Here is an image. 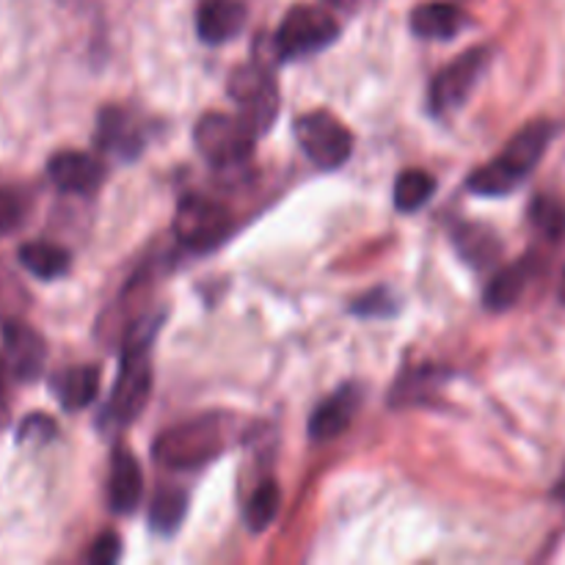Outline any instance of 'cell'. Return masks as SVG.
I'll return each instance as SVG.
<instances>
[{"label": "cell", "instance_id": "6da1fadb", "mask_svg": "<svg viewBox=\"0 0 565 565\" xmlns=\"http://www.w3.org/2000/svg\"><path fill=\"white\" fill-rule=\"evenodd\" d=\"M555 136L557 125L550 119H539L524 125L522 130L505 143V149H502L494 160L480 166V169L469 177V191L478 193V196H508V193H513L530 174H533V169L541 163V158L546 154V149H550L552 138Z\"/></svg>", "mask_w": 565, "mask_h": 565}, {"label": "cell", "instance_id": "7a4b0ae2", "mask_svg": "<svg viewBox=\"0 0 565 565\" xmlns=\"http://www.w3.org/2000/svg\"><path fill=\"white\" fill-rule=\"evenodd\" d=\"M235 439V419L230 414H204L174 425L154 441V458L166 469L191 472L215 461Z\"/></svg>", "mask_w": 565, "mask_h": 565}, {"label": "cell", "instance_id": "3957f363", "mask_svg": "<svg viewBox=\"0 0 565 565\" xmlns=\"http://www.w3.org/2000/svg\"><path fill=\"white\" fill-rule=\"evenodd\" d=\"M158 323H136V329L127 337L125 353H121L119 375H116L114 392L105 406V419L116 428L136 423L141 417L143 406L152 392V364H149V345Z\"/></svg>", "mask_w": 565, "mask_h": 565}, {"label": "cell", "instance_id": "277c9868", "mask_svg": "<svg viewBox=\"0 0 565 565\" xmlns=\"http://www.w3.org/2000/svg\"><path fill=\"white\" fill-rule=\"evenodd\" d=\"M257 138V132L241 116L218 114V110L204 114L193 127V141H196L202 158L221 171L246 163L254 154Z\"/></svg>", "mask_w": 565, "mask_h": 565}, {"label": "cell", "instance_id": "5b68a950", "mask_svg": "<svg viewBox=\"0 0 565 565\" xmlns=\"http://www.w3.org/2000/svg\"><path fill=\"white\" fill-rule=\"evenodd\" d=\"M226 92H230L232 103H235L237 116L257 136L270 130V125L279 116V86H276V77L268 66L252 61V64L232 70Z\"/></svg>", "mask_w": 565, "mask_h": 565}, {"label": "cell", "instance_id": "8992f818", "mask_svg": "<svg viewBox=\"0 0 565 565\" xmlns=\"http://www.w3.org/2000/svg\"><path fill=\"white\" fill-rule=\"evenodd\" d=\"M340 25L334 17L320 6H292L276 31V55L281 61H296L315 55L337 42Z\"/></svg>", "mask_w": 565, "mask_h": 565}, {"label": "cell", "instance_id": "52a82bcc", "mask_svg": "<svg viewBox=\"0 0 565 565\" xmlns=\"http://www.w3.org/2000/svg\"><path fill=\"white\" fill-rule=\"evenodd\" d=\"M232 218L207 196H185L174 213V237L188 252H213L230 237Z\"/></svg>", "mask_w": 565, "mask_h": 565}, {"label": "cell", "instance_id": "ba28073f", "mask_svg": "<svg viewBox=\"0 0 565 565\" xmlns=\"http://www.w3.org/2000/svg\"><path fill=\"white\" fill-rule=\"evenodd\" d=\"M298 147L320 169H340L353 152V136L329 110H309L296 119Z\"/></svg>", "mask_w": 565, "mask_h": 565}, {"label": "cell", "instance_id": "9c48e42d", "mask_svg": "<svg viewBox=\"0 0 565 565\" xmlns=\"http://www.w3.org/2000/svg\"><path fill=\"white\" fill-rule=\"evenodd\" d=\"M489 50L472 47L463 55H458L452 64H447L430 83V108L434 114H450L461 108L469 99V94L478 88L480 77L489 70Z\"/></svg>", "mask_w": 565, "mask_h": 565}, {"label": "cell", "instance_id": "30bf717a", "mask_svg": "<svg viewBox=\"0 0 565 565\" xmlns=\"http://www.w3.org/2000/svg\"><path fill=\"white\" fill-rule=\"evenodd\" d=\"M0 331H3L6 364H9L11 375L22 384L36 381L42 375L44 362H47V345H44L42 334L14 318H6Z\"/></svg>", "mask_w": 565, "mask_h": 565}, {"label": "cell", "instance_id": "8fae6325", "mask_svg": "<svg viewBox=\"0 0 565 565\" xmlns=\"http://www.w3.org/2000/svg\"><path fill=\"white\" fill-rule=\"evenodd\" d=\"M147 143V130L127 108H103L97 121V147L103 152L116 154L121 160H132L141 154Z\"/></svg>", "mask_w": 565, "mask_h": 565}, {"label": "cell", "instance_id": "7c38bea8", "mask_svg": "<svg viewBox=\"0 0 565 565\" xmlns=\"http://www.w3.org/2000/svg\"><path fill=\"white\" fill-rule=\"evenodd\" d=\"M47 177L64 193H94L105 182V166L86 152H55L47 160Z\"/></svg>", "mask_w": 565, "mask_h": 565}, {"label": "cell", "instance_id": "4fadbf2b", "mask_svg": "<svg viewBox=\"0 0 565 565\" xmlns=\"http://www.w3.org/2000/svg\"><path fill=\"white\" fill-rule=\"evenodd\" d=\"M359 406H362V390H359L356 384L340 386L334 395L326 397V401L315 408L312 419H309V436L318 441L334 439V436H340L342 430L351 425Z\"/></svg>", "mask_w": 565, "mask_h": 565}, {"label": "cell", "instance_id": "5bb4252c", "mask_svg": "<svg viewBox=\"0 0 565 565\" xmlns=\"http://www.w3.org/2000/svg\"><path fill=\"white\" fill-rule=\"evenodd\" d=\"M246 25L243 0H204L196 11V33L204 44H226Z\"/></svg>", "mask_w": 565, "mask_h": 565}, {"label": "cell", "instance_id": "9a60e30c", "mask_svg": "<svg viewBox=\"0 0 565 565\" xmlns=\"http://www.w3.org/2000/svg\"><path fill=\"white\" fill-rule=\"evenodd\" d=\"M143 494V475L136 456L125 447H116L110 458V480H108V502L114 513L136 511Z\"/></svg>", "mask_w": 565, "mask_h": 565}, {"label": "cell", "instance_id": "2e32d148", "mask_svg": "<svg viewBox=\"0 0 565 565\" xmlns=\"http://www.w3.org/2000/svg\"><path fill=\"white\" fill-rule=\"evenodd\" d=\"M55 401L66 412H81V408L92 406L94 397L99 392V367L94 364H77V367L64 370V373L53 375L50 381Z\"/></svg>", "mask_w": 565, "mask_h": 565}, {"label": "cell", "instance_id": "e0dca14e", "mask_svg": "<svg viewBox=\"0 0 565 565\" xmlns=\"http://www.w3.org/2000/svg\"><path fill=\"white\" fill-rule=\"evenodd\" d=\"M17 259H20L22 268L28 270L31 276L42 281H53L61 279L64 274H70L72 257L64 246L50 241H31L22 243L20 252H17Z\"/></svg>", "mask_w": 565, "mask_h": 565}, {"label": "cell", "instance_id": "ac0fdd59", "mask_svg": "<svg viewBox=\"0 0 565 565\" xmlns=\"http://www.w3.org/2000/svg\"><path fill=\"white\" fill-rule=\"evenodd\" d=\"M467 25V17L452 3H423L412 11V31L419 39H452Z\"/></svg>", "mask_w": 565, "mask_h": 565}, {"label": "cell", "instance_id": "d6986e66", "mask_svg": "<svg viewBox=\"0 0 565 565\" xmlns=\"http://www.w3.org/2000/svg\"><path fill=\"white\" fill-rule=\"evenodd\" d=\"M530 276H533V259L530 257L502 268L500 274L491 279V285L486 287V307H489L491 312H505V309H511L513 303L522 298Z\"/></svg>", "mask_w": 565, "mask_h": 565}, {"label": "cell", "instance_id": "ffe728a7", "mask_svg": "<svg viewBox=\"0 0 565 565\" xmlns=\"http://www.w3.org/2000/svg\"><path fill=\"white\" fill-rule=\"evenodd\" d=\"M188 513V491L177 486H160L149 508V524L158 535H174Z\"/></svg>", "mask_w": 565, "mask_h": 565}, {"label": "cell", "instance_id": "44dd1931", "mask_svg": "<svg viewBox=\"0 0 565 565\" xmlns=\"http://www.w3.org/2000/svg\"><path fill=\"white\" fill-rule=\"evenodd\" d=\"M436 193V177L423 169H408L395 182V204L403 213L425 207Z\"/></svg>", "mask_w": 565, "mask_h": 565}, {"label": "cell", "instance_id": "7402d4cb", "mask_svg": "<svg viewBox=\"0 0 565 565\" xmlns=\"http://www.w3.org/2000/svg\"><path fill=\"white\" fill-rule=\"evenodd\" d=\"M456 243L458 252L463 254V259L478 265V268L491 265L497 254H500V243H497V237L491 235L489 230H483V226H461V230L456 232Z\"/></svg>", "mask_w": 565, "mask_h": 565}, {"label": "cell", "instance_id": "603a6c76", "mask_svg": "<svg viewBox=\"0 0 565 565\" xmlns=\"http://www.w3.org/2000/svg\"><path fill=\"white\" fill-rule=\"evenodd\" d=\"M279 505H281L279 486H276L274 480H268V483L259 486L246 505L248 527H252L254 533H263V530H268L270 522L276 519V513H279Z\"/></svg>", "mask_w": 565, "mask_h": 565}, {"label": "cell", "instance_id": "cb8c5ba5", "mask_svg": "<svg viewBox=\"0 0 565 565\" xmlns=\"http://www.w3.org/2000/svg\"><path fill=\"white\" fill-rule=\"evenodd\" d=\"M25 215H28L25 193L14 191V188H0V237L20 230Z\"/></svg>", "mask_w": 565, "mask_h": 565}, {"label": "cell", "instance_id": "d4e9b609", "mask_svg": "<svg viewBox=\"0 0 565 565\" xmlns=\"http://www.w3.org/2000/svg\"><path fill=\"white\" fill-rule=\"evenodd\" d=\"M395 312V298L386 290H373L353 303V315L359 318H390Z\"/></svg>", "mask_w": 565, "mask_h": 565}, {"label": "cell", "instance_id": "484cf974", "mask_svg": "<svg viewBox=\"0 0 565 565\" xmlns=\"http://www.w3.org/2000/svg\"><path fill=\"white\" fill-rule=\"evenodd\" d=\"M22 303H25V292H22L20 281L0 265V315L20 312Z\"/></svg>", "mask_w": 565, "mask_h": 565}, {"label": "cell", "instance_id": "4316f807", "mask_svg": "<svg viewBox=\"0 0 565 565\" xmlns=\"http://www.w3.org/2000/svg\"><path fill=\"white\" fill-rule=\"evenodd\" d=\"M121 557V539L116 533H103L88 550V563L94 565H114Z\"/></svg>", "mask_w": 565, "mask_h": 565}, {"label": "cell", "instance_id": "83f0119b", "mask_svg": "<svg viewBox=\"0 0 565 565\" xmlns=\"http://www.w3.org/2000/svg\"><path fill=\"white\" fill-rule=\"evenodd\" d=\"M55 436V423L42 414H33L20 425V441H47Z\"/></svg>", "mask_w": 565, "mask_h": 565}, {"label": "cell", "instance_id": "f1b7e54d", "mask_svg": "<svg viewBox=\"0 0 565 565\" xmlns=\"http://www.w3.org/2000/svg\"><path fill=\"white\" fill-rule=\"evenodd\" d=\"M535 221H539V224L550 232H557L563 226L561 210L550 207V204H539V207H535Z\"/></svg>", "mask_w": 565, "mask_h": 565}, {"label": "cell", "instance_id": "f546056e", "mask_svg": "<svg viewBox=\"0 0 565 565\" xmlns=\"http://www.w3.org/2000/svg\"><path fill=\"white\" fill-rule=\"evenodd\" d=\"M6 367L9 364H3V359H0V408L6 406Z\"/></svg>", "mask_w": 565, "mask_h": 565}, {"label": "cell", "instance_id": "4dcf8cb0", "mask_svg": "<svg viewBox=\"0 0 565 565\" xmlns=\"http://www.w3.org/2000/svg\"><path fill=\"white\" fill-rule=\"evenodd\" d=\"M555 497H557V500H561V502H565V472H563L561 483L555 486Z\"/></svg>", "mask_w": 565, "mask_h": 565}, {"label": "cell", "instance_id": "1f68e13d", "mask_svg": "<svg viewBox=\"0 0 565 565\" xmlns=\"http://www.w3.org/2000/svg\"><path fill=\"white\" fill-rule=\"evenodd\" d=\"M561 296L565 298V270H563V285H561Z\"/></svg>", "mask_w": 565, "mask_h": 565}, {"label": "cell", "instance_id": "d6a6232c", "mask_svg": "<svg viewBox=\"0 0 565 565\" xmlns=\"http://www.w3.org/2000/svg\"><path fill=\"white\" fill-rule=\"evenodd\" d=\"M329 3H337V0H329Z\"/></svg>", "mask_w": 565, "mask_h": 565}]
</instances>
